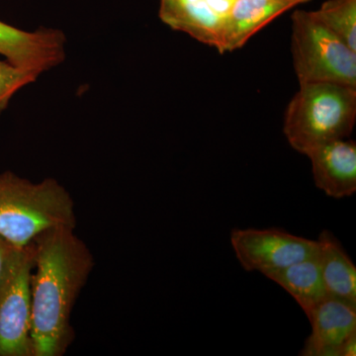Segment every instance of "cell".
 Returning a JSON list of instances; mask_svg holds the SVG:
<instances>
[{"label": "cell", "mask_w": 356, "mask_h": 356, "mask_svg": "<svg viewBox=\"0 0 356 356\" xmlns=\"http://www.w3.org/2000/svg\"><path fill=\"white\" fill-rule=\"evenodd\" d=\"M266 276L289 293L307 316L327 296L318 254Z\"/></svg>", "instance_id": "4fadbf2b"}, {"label": "cell", "mask_w": 356, "mask_h": 356, "mask_svg": "<svg viewBox=\"0 0 356 356\" xmlns=\"http://www.w3.org/2000/svg\"><path fill=\"white\" fill-rule=\"evenodd\" d=\"M74 229H47L33 241V356L65 355L74 341L72 311L95 267L92 252Z\"/></svg>", "instance_id": "6da1fadb"}, {"label": "cell", "mask_w": 356, "mask_h": 356, "mask_svg": "<svg viewBox=\"0 0 356 356\" xmlns=\"http://www.w3.org/2000/svg\"><path fill=\"white\" fill-rule=\"evenodd\" d=\"M312 332L300 355L339 356L341 344L356 331V308L327 296L309 313Z\"/></svg>", "instance_id": "30bf717a"}, {"label": "cell", "mask_w": 356, "mask_h": 356, "mask_svg": "<svg viewBox=\"0 0 356 356\" xmlns=\"http://www.w3.org/2000/svg\"><path fill=\"white\" fill-rule=\"evenodd\" d=\"M313 14L356 51V0H327Z\"/></svg>", "instance_id": "5bb4252c"}, {"label": "cell", "mask_w": 356, "mask_h": 356, "mask_svg": "<svg viewBox=\"0 0 356 356\" xmlns=\"http://www.w3.org/2000/svg\"><path fill=\"white\" fill-rule=\"evenodd\" d=\"M303 3H307V2L311 1V0H301Z\"/></svg>", "instance_id": "ac0fdd59"}, {"label": "cell", "mask_w": 356, "mask_h": 356, "mask_svg": "<svg viewBox=\"0 0 356 356\" xmlns=\"http://www.w3.org/2000/svg\"><path fill=\"white\" fill-rule=\"evenodd\" d=\"M291 51L300 84L332 83L356 88V51L318 21L313 11L292 16Z\"/></svg>", "instance_id": "277c9868"}, {"label": "cell", "mask_w": 356, "mask_h": 356, "mask_svg": "<svg viewBox=\"0 0 356 356\" xmlns=\"http://www.w3.org/2000/svg\"><path fill=\"white\" fill-rule=\"evenodd\" d=\"M300 4H304L301 0H236L225 26L219 53L243 48L259 30Z\"/></svg>", "instance_id": "8fae6325"}, {"label": "cell", "mask_w": 356, "mask_h": 356, "mask_svg": "<svg viewBox=\"0 0 356 356\" xmlns=\"http://www.w3.org/2000/svg\"><path fill=\"white\" fill-rule=\"evenodd\" d=\"M236 0H159V18L220 51L225 26Z\"/></svg>", "instance_id": "52a82bcc"}, {"label": "cell", "mask_w": 356, "mask_h": 356, "mask_svg": "<svg viewBox=\"0 0 356 356\" xmlns=\"http://www.w3.org/2000/svg\"><path fill=\"white\" fill-rule=\"evenodd\" d=\"M34 242L14 247L0 273V356H33Z\"/></svg>", "instance_id": "5b68a950"}, {"label": "cell", "mask_w": 356, "mask_h": 356, "mask_svg": "<svg viewBox=\"0 0 356 356\" xmlns=\"http://www.w3.org/2000/svg\"><path fill=\"white\" fill-rule=\"evenodd\" d=\"M76 227V204L58 180L0 173V236L7 242L25 247L47 229Z\"/></svg>", "instance_id": "7a4b0ae2"}, {"label": "cell", "mask_w": 356, "mask_h": 356, "mask_svg": "<svg viewBox=\"0 0 356 356\" xmlns=\"http://www.w3.org/2000/svg\"><path fill=\"white\" fill-rule=\"evenodd\" d=\"M314 181L330 197H350L356 191V143L339 139L325 143L306 154Z\"/></svg>", "instance_id": "9c48e42d"}, {"label": "cell", "mask_w": 356, "mask_h": 356, "mask_svg": "<svg viewBox=\"0 0 356 356\" xmlns=\"http://www.w3.org/2000/svg\"><path fill=\"white\" fill-rule=\"evenodd\" d=\"M356 355V331L353 332L341 344L339 356Z\"/></svg>", "instance_id": "2e32d148"}, {"label": "cell", "mask_w": 356, "mask_h": 356, "mask_svg": "<svg viewBox=\"0 0 356 356\" xmlns=\"http://www.w3.org/2000/svg\"><path fill=\"white\" fill-rule=\"evenodd\" d=\"M13 248L14 245L0 236V273H1L2 268H3L4 264H6L7 257L10 254Z\"/></svg>", "instance_id": "e0dca14e"}, {"label": "cell", "mask_w": 356, "mask_h": 356, "mask_svg": "<svg viewBox=\"0 0 356 356\" xmlns=\"http://www.w3.org/2000/svg\"><path fill=\"white\" fill-rule=\"evenodd\" d=\"M38 76L35 72L16 67L8 60H0V116L13 96L25 86L35 83Z\"/></svg>", "instance_id": "9a60e30c"}, {"label": "cell", "mask_w": 356, "mask_h": 356, "mask_svg": "<svg viewBox=\"0 0 356 356\" xmlns=\"http://www.w3.org/2000/svg\"><path fill=\"white\" fill-rule=\"evenodd\" d=\"M356 122V88L344 84H300L288 103L283 133L302 154L332 140L350 137Z\"/></svg>", "instance_id": "3957f363"}, {"label": "cell", "mask_w": 356, "mask_h": 356, "mask_svg": "<svg viewBox=\"0 0 356 356\" xmlns=\"http://www.w3.org/2000/svg\"><path fill=\"white\" fill-rule=\"evenodd\" d=\"M231 245L245 270L264 275L318 254L320 247L318 241L276 228L235 229Z\"/></svg>", "instance_id": "8992f818"}, {"label": "cell", "mask_w": 356, "mask_h": 356, "mask_svg": "<svg viewBox=\"0 0 356 356\" xmlns=\"http://www.w3.org/2000/svg\"><path fill=\"white\" fill-rule=\"evenodd\" d=\"M318 257L327 296L356 308V267L331 232L318 236Z\"/></svg>", "instance_id": "7c38bea8"}, {"label": "cell", "mask_w": 356, "mask_h": 356, "mask_svg": "<svg viewBox=\"0 0 356 356\" xmlns=\"http://www.w3.org/2000/svg\"><path fill=\"white\" fill-rule=\"evenodd\" d=\"M65 43V35L58 30L27 32L0 21V55L38 76L64 62Z\"/></svg>", "instance_id": "ba28073f"}]
</instances>
